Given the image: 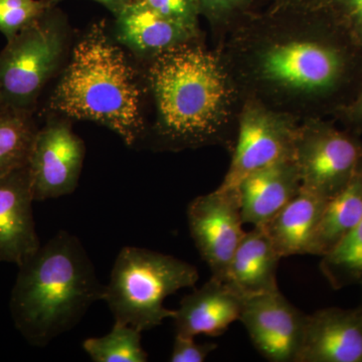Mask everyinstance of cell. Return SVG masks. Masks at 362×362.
I'll use <instances>...</instances> for the list:
<instances>
[{"instance_id": "obj_1", "label": "cell", "mask_w": 362, "mask_h": 362, "mask_svg": "<svg viewBox=\"0 0 362 362\" xmlns=\"http://www.w3.org/2000/svg\"><path fill=\"white\" fill-rule=\"evenodd\" d=\"M216 49L245 99L300 121L337 116L362 82V47L323 4L254 11Z\"/></svg>"}, {"instance_id": "obj_2", "label": "cell", "mask_w": 362, "mask_h": 362, "mask_svg": "<svg viewBox=\"0 0 362 362\" xmlns=\"http://www.w3.org/2000/svg\"><path fill=\"white\" fill-rule=\"evenodd\" d=\"M144 78L156 106L157 149L232 151L245 98L218 49L202 37L176 45L148 61Z\"/></svg>"}, {"instance_id": "obj_3", "label": "cell", "mask_w": 362, "mask_h": 362, "mask_svg": "<svg viewBox=\"0 0 362 362\" xmlns=\"http://www.w3.org/2000/svg\"><path fill=\"white\" fill-rule=\"evenodd\" d=\"M11 297L14 325L26 341L45 346L73 329L105 286L82 243L59 230L18 266Z\"/></svg>"}, {"instance_id": "obj_4", "label": "cell", "mask_w": 362, "mask_h": 362, "mask_svg": "<svg viewBox=\"0 0 362 362\" xmlns=\"http://www.w3.org/2000/svg\"><path fill=\"white\" fill-rule=\"evenodd\" d=\"M147 89L123 49L97 21L78 40L49 98V109L68 119L90 121L116 133L128 146L145 132Z\"/></svg>"}, {"instance_id": "obj_5", "label": "cell", "mask_w": 362, "mask_h": 362, "mask_svg": "<svg viewBox=\"0 0 362 362\" xmlns=\"http://www.w3.org/2000/svg\"><path fill=\"white\" fill-rule=\"evenodd\" d=\"M199 278L197 269L182 259L125 247L117 256L103 300L115 322L143 332L173 318L175 310L164 307V300L183 288L194 287Z\"/></svg>"}, {"instance_id": "obj_6", "label": "cell", "mask_w": 362, "mask_h": 362, "mask_svg": "<svg viewBox=\"0 0 362 362\" xmlns=\"http://www.w3.org/2000/svg\"><path fill=\"white\" fill-rule=\"evenodd\" d=\"M68 42V21L57 6L8 40L0 52L4 106L33 113L45 86L63 64Z\"/></svg>"}, {"instance_id": "obj_7", "label": "cell", "mask_w": 362, "mask_h": 362, "mask_svg": "<svg viewBox=\"0 0 362 362\" xmlns=\"http://www.w3.org/2000/svg\"><path fill=\"white\" fill-rule=\"evenodd\" d=\"M293 161L301 188L329 199L349 185L362 166V141L325 118L300 121Z\"/></svg>"}, {"instance_id": "obj_8", "label": "cell", "mask_w": 362, "mask_h": 362, "mask_svg": "<svg viewBox=\"0 0 362 362\" xmlns=\"http://www.w3.org/2000/svg\"><path fill=\"white\" fill-rule=\"evenodd\" d=\"M300 120L257 100L245 99L230 168L221 187H237L243 178L278 161L293 159Z\"/></svg>"}, {"instance_id": "obj_9", "label": "cell", "mask_w": 362, "mask_h": 362, "mask_svg": "<svg viewBox=\"0 0 362 362\" xmlns=\"http://www.w3.org/2000/svg\"><path fill=\"white\" fill-rule=\"evenodd\" d=\"M190 235L211 277L225 280L235 250L244 238L237 187H218L199 195L187 206Z\"/></svg>"}, {"instance_id": "obj_10", "label": "cell", "mask_w": 362, "mask_h": 362, "mask_svg": "<svg viewBox=\"0 0 362 362\" xmlns=\"http://www.w3.org/2000/svg\"><path fill=\"white\" fill-rule=\"evenodd\" d=\"M70 119H51L37 130L28 168L35 202L73 194L78 187L86 147Z\"/></svg>"}, {"instance_id": "obj_11", "label": "cell", "mask_w": 362, "mask_h": 362, "mask_svg": "<svg viewBox=\"0 0 362 362\" xmlns=\"http://www.w3.org/2000/svg\"><path fill=\"white\" fill-rule=\"evenodd\" d=\"M306 320L280 290L246 298L240 316L255 349L272 362H297Z\"/></svg>"}, {"instance_id": "obj_12", "label": "cell", "mask_w": 362, "mask_h": 362, "mask_svg": "<svg viewBox=\"0 0 362 362\" xmlns=\"http://www.w3.org/2000/svg\"><path fill=\"white\" fill-rule=\"evenodd\" d=\"M297 362H362L361 307H329L307 315Z\"/></svg>"}, {"instance_id": "obj_13", "label": "cell", "mask_w": 362, "mask_h": 362, "mask_svg": "<svg viewBox=\"0 0 362 362\" xmlns=\"http://www.w3.org/2000/svg\"><path fill=\"white\" fill-rule=\"evenodd\" d=\"M28 165L0 177V262L20 266L40 247Z\"/></svg>"}, {"instance_id": "obj_14", "label": "cell", "mask_w": 362, "mask_h": 362, "mask_svg": "<svg viewBox=\"0 0 362 362\" xmlns=\"http://www.w3.org/2000/svg\"><path fill=\"white\" fill-rule=\"evenodd\" d=\"M244 300L225 281L211 277L202 288L181 300L173 318L175 335L221 337L240 320Z\"/></svg>"}, {"instance_id": "obj_15", "label": "cell", "mask_w": 362, "mask_h": 362, "mask_svg": "<svg viewBox=\"0 0 362 362\" xmlns=\"http://www.w3.org/2000/svg\"><path fill=\"white\" fill-rule=\"evenodd\" d=\"M115 18L118 42L147 62L171 47L202 37L201 28L168 20L139 2L131 1Z\"/></svg>"}, {"instance_id": "obj_16", "label": "cell", "mask_w": 362, "mask_h": 362, "mask_svg": "<svg viewBox=\"0 0 362 362\" xmlns=\"http://www.w3.org/2000/svg\"><path fill=\"white\" fill-rule=\"evenodd\" d=\"M235 187L244 223L261 226L296 197L301 181L294 161L287 159L250 173Z\"/></svg>"}, {"instance_id": "obj_17", "label": "cell", "mask_w": 362, "mask_h": 362, "mask_svg": "<svg viewBox=\"0 0 362 362\" xmlns=\"http://www.w3.org/2000/svg\"><path fill=\"white\" fill-rule=\"evenodd\" d=\"M281 259L264 228L252 226L235 250L223 281L244 299L276 291Z\"/></svg>"}, {"instance_id": "obj_18", "label": "cell", "mask_w": 362, "mask_h": 362, "mask_svg": "<svg viewBox=\"0 0 362 362\" xmlns=\"http://www.w3.org/2000/svg\"><path fill=\"white\" fill-rule=\"evenodd\" d=\"M327 199L301 188L264 228L281 258L309 255Z\"/></svg>"}, {"instance_id": "obj_19", "label": "cell", "mask_w": 362, "mask_h": 362, "mask_svg": "<svg viewBox=\"0 0 362 362\" xmlns=\"http://www.w3.org/2000/svg\"><path fill=\"white\" fill-rule=\"evenodd\" d=\"M362 218V166L342 190L326 202L309 255L322 257L335 247Z\"/></svg>"}, {"instance_id": "obj_20", "label": "cell", "mask_w": 362, "mask_h": 362, "mask_svg": "<svg viewBox=\"0 0 362 362\" xmlns=\"http://www.w3.org/2000/svg\"><path fill=\"white\" fill-rule=\"evenodd\" d=\"M37 130L33 112L0 111V177L28 165Z\"/></svg>"}, {"instance_id": "obj_21", "label": "cell", "mask_w": 362, "mask_h": 362, "mask_svg": "<svg viewBox=\"0 0 362 362\" xmlns=\"http://www.w3.org/2000/svg\"><path fill=\"white\" fill-rule=\"evenodd\" d=\"M320 271L333 289L362 287V218L332 251L321 258Z\"/></svg>"}, {"instance_id": "obj_22", "label": "cell", "mask_w": 362, "mask_h": 362, "mask_svg": "<svg viewBox=\"0 0 362 362\" xmlns=\"http://www.w3.org/2000/svg\"><path fill=\"white\" fill-rule=\"evenodd\" d=\"M142 331L115 322L103 337L86 339L83 347L94 362H146L148 356L141 345Z\"/></svg>"}, {"instance_id": "obj_23", "label": "cell", "mask_w": 362, "mask_h": 362, "mask_svg": "<svg viewBox=\"0 0 362 362\" xmlns=\"http://www.w3.org/2000/svg\"><path fill=\"white\" fill-rule=\"evenodd\" d=\"M61 0H0V33L7 42L32 25Z\"/></svg>"}, {"instance_id": "obj_24", "label": "cell", "mask_w": 362, "mask_h": 362, "mask_svg": "<svg viewBox=\"0 0 362 362\" xmlns=\"http://www.w3.org/2000/svg\"><path fill=\"white\" fill-rule=\"evenodd\" d=\"M199 14L211 25L214 35L223 39L233 28L256 11L252 0H195Z\"/></svg>"}, {"instance_id": "obj_25", "label": "cell", "mask_w": 362, "mask_h": 362, "mask_svg": "<svg viewBox=\"0 0 362 362\" xmlns=\"http://www.w3.org/2000/svg\"><path fill=\"white\" fill-rule=\"evenodd\" d=\"M139 2L163 18L199 28V7L195 0H131ZM130 1V2H131Z\"/></svg>"}, {"instance_id": "obj_26", "label": "cell", "mask_w": 362, "mask_h": 362, "mask_svg": "<svg viewBox=\"0 0 362 362\" xmlns=\"http://www.w3.org/2000/svg\"><path fill=\"white\" fill-rule=\"evenodd\" d=\"M322 4L362 47V0H324Z\"/></svg>"}, {"instance_id": "obj_27", "label": "cell", "mask_w": 362, "mask_h": 362, "mask_svg": "<svg viewBox=\"0 0 362 362\" xmlns=\"http://www.w3.org/2000/svg\"><path fill=\"white\" fill-rule=\"evenodd\" d=\"M214 343L195 342L194 337H185L175 335L171 352V362H204L207 356L216 349Z\"/></svg>"}, {"instance_id": "obj_28", "label": "cell", "mask_w": 362, "mask_h": 362, "mask_svg": "<svg viewBox=\"0 0 362 362\" xmlns=\"http://www.w3.org/2000/svg\"><path fill=\"white\" fill-rule=\"evenodd\" d=\"M337 117L356 129L362 130V82L356 96L338 112Z\"/></svg>"}, {"instance_id": "obj_29", "label": "cell", "mask_w": 362, "mask_h": 362, "mask_svg": "<svg viewBox=\"0 0 362 362\" xmlns=\"http://www.w3.org/2000/svg\"><path fill=\"white\" fill-rule=\"evenodd\" d=\"M324 0H272V6L310 8V7L321 6Z\"/></svg>"}, {"instance_id": "obj_30", "label": "cell", "mask_w": 362, "mask_h": 362, "mask_svg": "<svg viewBox=\"0 0 362 362\" xmlns=\"http://www.w3.org/2000/svg\"><path fill=\"white\" fill-rule=\"evenodd\" d=\"M93 1L102 4L115 16L130 4L131 0H93Z\"/></svg>"}, {"instance_id": "obj_31", "label": "cell", "mask_w": 362, "mask_h": 362, "mask_svg": "<svg viewBox=\"0 0 362 362\" xmlns=\"http://www.w3.org/2000/svg\"><path fill=\"white\" fill-rule=\"evenodd\" d=\"M4 108H6V106H4V102H2L1 96H0V111Z\"/></svg>"}, {"instance_id": "obj_32", "label": "cell", "mask_w": 362, "mask_h": 362, "mask_svg": "<svg viewBox=\"0 0 362 362\" xmlns=\"http://www.w3.org/2000/svg\"><path fill=\"white\" fill-rule=\"evenodd\" d=\"M362 288V287H361ZM359 307H361V308L362 309V301H361V304L359 305Z\"/></svg>"}, {"instance_id": "obj_33", "label": "cell", "mask_w": 362, "mask_h": 362, "mask_svg": "<svg viewBox=\"0 0 362 362\" xmlns=\"http://www.w3.org/2000/svg\"><path fill=\"white\" fill-rule=\"evenodd\" d=\"M252 1L257 2V1H258V0H252Z\"/></svg>"}]
</instances>
